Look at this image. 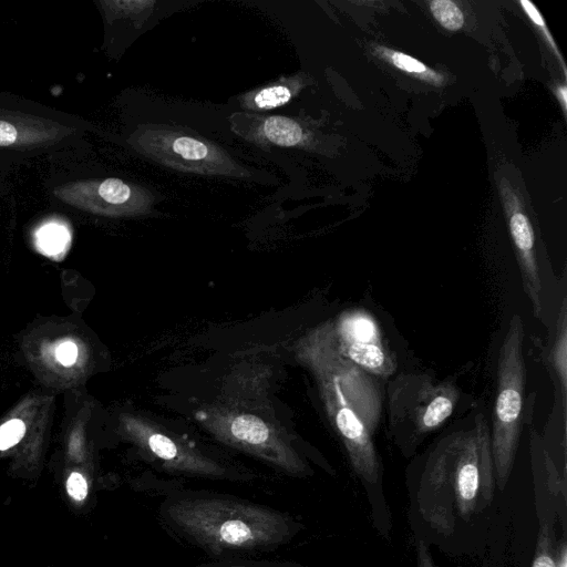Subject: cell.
Here are the masks:
<instances>
[{
    "label": "cell",
    "instance_id": "cell-20",
    "mask_svg": "<svg viewBox=\"0 0 567 567\" xmlns=\"http://www.w3.org/2000/svg\"><path fill=\"white\" fill-rule=\"evenodd\" d=\"M76 357H78V348L71 341L63 342L56 349V358L63 365L73 364L76 360Z\"/></svg>",
    "mask_w": 567,
    "mask_h": 567
},
{
    "label": "cell",
    "instance_id": "cell-2",
    "mask_svg": "<svg viewBox=\"0 0 567 567\" xmlns=\"http://www.w3.org/2000/svg\"><path fill=\"white\" fill-rule=\"evenodd\" d=\"M167 516L187 536L214 551L254 549L286 540L292 524L274 509L221 497L184 498Z\"/></svg>",
    "mask_w": 567,
    "mask_h": 567
},
{
    "label": "cell",
    "instance_id": "cell-1",
    "mask_svg": "<svg viewBox=\"0 0 567 567\" xmlns=\"http://www.w3.org/2000/svg\"><path fill=\"white\" fill-rule=\"evenodd\" d=\"M495 485L489 424L476 412L467 427L430 450L416 493L419 512L434 530L450 535L457 520L468 522L491 504Z\"/></svg>",
    "mask_w": 567,
    "mask_h": 567
},
{
    "label": "cell",
    "instance_id": "cell-21",
    "mask_svg": "<svg viewBox=\"0 0 567 567\" xmlns=\"http://www.w3.org/2000/svg\"><path fill=\"white\" fill-rule=\"evenodd\" d=\"M17 130L16 127L6 122L0 121V146H8L17 141Z\"/></svg>",
    "mask_w": 567,
    "mask_h": 567
},
{
    "label": "cell",
    "instance_id": "cell-18",
    "mask_svg": "<svg viewBox=\"0 0 567 567\" xmlns=\"http://www.w3.org/2000/svg\"><path fill=\"white\" fill-rule=\"evenodd\" d=\"M520 4H522L524 11L529 17V19L536 25H538V28L544 32L545 38L547 39V41L549 42V44L554 49L555 53L559 58L561 64L564 65L563 59L560 58V54H559V51L556 48L555 42H554V40H553V38L550 35V32L547 30L546 24L544 22V19L542 17V14L539 13V11L537 10V8L534 6V3H532L530 1H527V0H520Z\"/></svg>",
    "mask_w": 567,
    "mask_h": 567
},
{
    "label": "cell",
    "instance_id": "cell-6",
    "mask_svg": "<svg viewBox=\"0 0 567 567\" xmlns=\"http://www.w3.org/2000/svg\"><path fill=\"white\" fill-rule=\"evenodd\" d=\"M336 343L341 354L378 379H386L396 370L394 354L382 339L374 319L364 311L342 318Z\"/></svg>",
    "mask_w": 567,
    "mask_h": 567
},
{
    "label": "cell",
    "instance_id": "cell-14",
    "mask_svg": "<svg viewBox=\"0 0 567 567\" xmlns=\"http://www.w3.org/2000/svg\"><path fill=\"white\" fill-rule=\"evenodd\" d=\"M430 9L437 22L447 30L456 31L463 27L464 16L457 4L450 0H435Z\"/></svg>",
    "mask_w": 567,
    "mask_h": 567
},
{
    "label": "cell",
    "instance_id": "cell-19",
    "mask_svg": "<svg viewBox=\"0 0 567 567\" xmlns=\"http://www.w3.org/2000/svg\"><path fill=\"white\" fill-rule=\"evenodd\" d=\"M66 489L74 499L82 501L87 494V483L82 474L74 472L68 478Z\"/></svg>",
    "mask_w": 567,
    "mask_h": 567
},
{
    "label": "cell",
    "instance_id": "cell-12",
    "mask_svg": "<svg viewBox=\"0 0 567 567\" xmlns=\"http://www.w3.org/2000/svg\"><path fill=\"white\" fill-rule=\"evenodd\" d=\"M379 50L381 52V55L384 56L385 59H389L391 63L395 65L398 69L417 75L435 84L442 82V76L435 73L434 71L430 70L421 61L410 55H406L402 52L388 50L385 48H380Z\"/></svg>",
    "mask_w": 567,
    "mask_h": 567
},
{
    "label": "cell",
    "instance_id": "cell-13",
    "mask_svg": "<svg viewBox=\"0 0 567 567\" xmlns=\"http://www.w3.org/2000/svg\"><path fill=\"white\" fill-rule=\"evenodd\" d=\"M551 524L542 520L532 567H556V554L553 547Z\"/></svg>",
    "mask_w": 567,
    "mask_h": 567
},
{
    "label": "cell",
    "instance_id": "cell-22",
    "mask_svg": "<svg viewBox=\"0 0 567 567\" xmlns=\"http://www.w3.org/2000/svg\"><path fill=\"white\" fill-rule=\"evenodd\" d=\"M416 559L417 567H436L433 563V559L424 545L423 542H419L416 546Z\"/></svg>",
    "mask_w": 567,
    "mask_h": 567
},
{
    "label": "cell",
    "instance_id": "cell-17",
    "mask_svg": "<svg viewBox=\"0 0 567 567\" xmlns=\"http://www.w3.org/2000/svg\"><path fill=\"white\" fill-rule=\"evenodd\" d=\"M25 425L21 420L12 419L0 426V450L16 445L24 435Z\"/></svg>",
    "mask_w": 567,
    "mask_h": 567
},
{
    "label": "cell",
    "instance_id": "cell-23",
    "mask_svg": "<svg viewBox=\"0 0 567 567\" xmlns=\"http://www.w3.org/2000/svg\"><path fill=\"white\" fill-rule=\"evenodd\" d=\"M556 567H567V546L563 542L556 551Z\"/></svg>",
    "mask_w": 567,
    "mask_h": 567
},
{
    "label": "cell",
    "instance_id": "cell-9",
    "mask_svg": "<svg viewBox=\"0 0 567 567\" xmlns=\"http://www.w3.org/2000/svg\"><path fill=\"white\" fill-rule=\"evenodd\" d=\"M307 84V76L298 73L282 76L265 86L251 90L238 97L244 110L252 112L268 111L291 101Z\"/></svg>",
    "mask_w": 567,
    "mask_h": 567
},
{
    "label": "cell",
    "instance_id": "cell-15",
    "mask_svg": "<svg viewBox=\"0 0 567 567\" xmlns=\"http://www.w3.org/2000/svg\"><path fill=\"white\" fill-rule=\"evenodd\" d=\"M66 230L59 225H48L39 233V245L41 249L48 254L53 255L60 252L68 243Z\"/></svg>",
    "mask_w": 567,
    "mask_h": 567
},
{
    "label": "cell",
    "instance_id": "cell-7",
    "mask_svg": "<svg viewBox=\"0 0 567 567\" xmlns=\"http://www.w3.org/2000/svg\"><path fill=\"white\" fill-rule=\"evenodd\" d=\"M329 394L333 422L344 442L354 472L365 482L377 483L380 475V463L372 435L351 408L332 393Z\"/></svg>",
    "mask_w": 567,
    "mask_h": 567
},
{
    "label": "cell",
    "instance_id": "cell-24",
    "mask_svg": "<svg viewBox=\"0 0 567 567\" xmlns=\"http://www.w3.org/2000/svg\"><path fill=\"white\" fill-rule=\"evenodd\" d=\"M558 97L560 99L563 109L566 112V87L565 86H561L558 89Z\"/></svg>",
    "mask_w": 567,
    "mask_h": 567
},
{
    "label": "cell",
    "instance_id": "cell-4",
    "mask_svg": "<svg viewBox=\"0 0 567 567\" xmlns=\"http://www.w3.org/2000/svg\"><path fill=\"white\" fill-rule=\"evenodd\" d=\"M460 396L453 382L426 373L406 372L394 377L386 388L392 440L405 452L416 447L450 419Z\"/></svg>",
    "mask_w": 567,
    "mask_h": 567
},
{
    "label": "cell",
    "instance_id": "cell-11",
    "mask_svg": "<svg viewBox=\"0 0 567 567\" xmlns=\"http://www.w3.org/2000/svg\"><path fill=\"white\" fill-rule=\"evenodd\" d=\"M231 434L251 446H260L269 439V429L257 416L245 414L237 416L230 426Z\"/></svg>",
    "mask_w": 567,
    "mask_h": 567
},
{
    "label": "cell",
    "instance_id": "cell-3",
    "mask_svg": "<svg viewBox=\"0 0 567 567\" xmlns=\"http://www.w3.org/2000/svg\"><path fill=\"white\" fill-rule=\"evenodd\" d=\"M524 343V322L515 313L499 347L496 398L489 426L495 484L499 489H504L512 472L523 424L527 378Z\"/></svg>",
    "mask_w": 567,
    "mask_h": 567
},
{
    "label": "cell",
    "instance_id": "cell-5",
    "mask_svg": "<svg viewBox=\"0 0 567 567\" xmlns=\"http://www.w3.org/2000/svg\"><path fill=\"white\" fill-rule=\"evenodd\" d=\"M135 147L145 156L183 172L233 177L251 176L217 145L167 127H147L135 135Z\"/></svg>",
    "mask_w": 567,
    "mask_h": 567
},
{
    "label": "cell",
    "instance_id": "cell-8",
    "mask_svg": "<svg viewBox=\"0 0 567 567\" xmlns=\"http://www.w3.org/2000/svg\"><path fill=\"white\" fill-rule=\"evenodd\" d=\"M235 115L233 120L235 132L246 141L258 145L302 146L309 137L306 126L292 117L258 114Z\"/></svg>",
    "mask_w": 567,
    "mask_h": 567
},
{
    "label": "cell",
    "instance_id": "cell-10",
    "mask_svg": "<svg viewBox=\"0 0 567 567\" xmlns=\"http://www.w3.org/2000/svg\"><path fill=\"white\" fill-rule=\"evenodd\" d=\"M547 365L555 385V402L567 409V299L563 298L555 333L547 353Z\"/></svg>",
    "mask_w": 567,
    "mask_h": 567
},
{
    "label": "cell",
    "instance_id": "cell-16",
    "mask_svg": "<svg viewBox=\"0 0 567 567\" xmlns=\"http://www.w3.org/2000/svg\"><path fill=\"white\" fill-rule=\"evenodd\" d=\"M150 450L159 458L166 462H179L182 468L184 456L179 454L176 444L167 436L163 434H153L148 437ZM185 464V463H184ZM187 467V465L185 464ZM188 468V467H187Z\"/></svg>",
    "mask_w": 567,
    "mask_h": 567
}]
</instances>
